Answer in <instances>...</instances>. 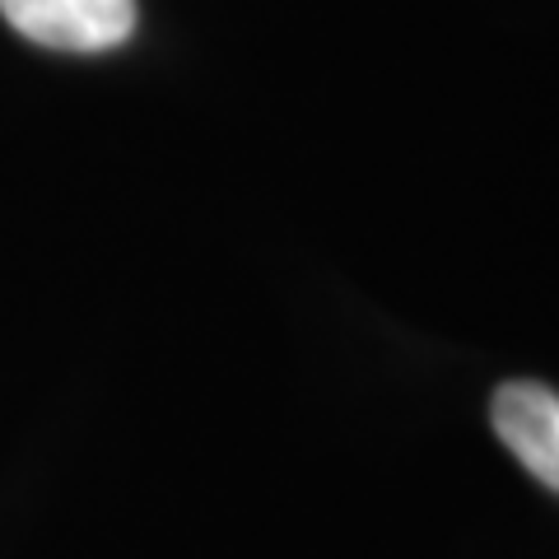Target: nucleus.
Wrapping results in <instances>:
<instances>
[{
	"mask_svg": "<svg viewBox=\"0 0 559 559\" xmlns=\"http://www.w3.org/2000/svg\"><path fill=\"white\" fill-rule=\"evenodd\" d=\"M0 14L51 51H112L135 28V0H0Z\"/></svg>",
	"mask_w": 559,
	"mask_h": 559,
	"instance_id": "nucleus-1",
	"label": "nucleus"
},
{
	"mask_svg": "<svg viewBox=\"0 0 559 559\" xmlns=\"http://www.w3.org/2000/svg\"><path fill=\"white\" fill-rule=\"evenodd\" d=\"M499 443L532 471V476L559 495V396L532 378L503 382L489 401Z\"/></svg>",
	"mask_w": 559,
	"mask_h": 559,
	"instance_id": "nucleus-2",
	"label": "nucleus"
}]
</instances>
